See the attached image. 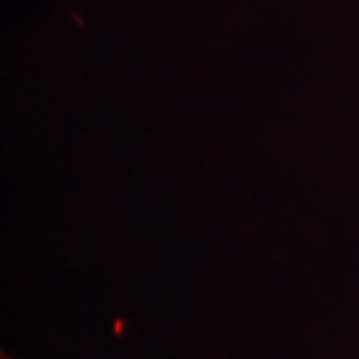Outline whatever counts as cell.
I'll return each mask as SVG.
<instances>
[{
    "instance_id": "cell-1",
    "label": "cell",
    "mask_w": 359,
    "mask_h": 359,
    "mask_svg": "<svg viewBox=\"0 0 359 359\" xmlns=\"http://www.w3.org/2000/svg\"><path fill=\"white\" fill-rule=\"evenodd\" d=\"M0 359H21V357L12 355V353H3V355H0Z\"/></svg>"
}]
</instances>
